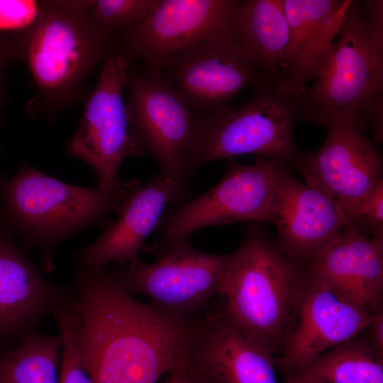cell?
<instances>
[{"mask_svg": "<svg viewBox=\"0 0 383 383\" xmlns=\"http://www.w3.org/2000/svg\"><path fill=\"white\" fill-rule=\"evenodd\" d=\"M73 312L82 362L93 383H157L186 369L198 319L182 318L143 304L106 267L77 262Z\"/></svg>", "mask_w": 383, "mask_h": 383, "instance_id": "cell-1", "label": "cell"}, {"mask_svg": "<svg viewBox=\"0 0 383 383\" xmlns=\"http://www.w3.org/2000/svg\"><path fill=\"white\" fill-rule=\"evenodd\" d=\"M299 101L300 121L327 127L339 118L372 128L382 143L383 1H353L316 78Z\"/></svg>", "mask_w": 383, "mask_h": 383, "instance_id": "cell-2", "label": "cell"}, {"mask_svg": "<svg viewBox=\"0 0 383 383\" xmlns=\"http://www.w3.org/2000/svg\"><path fill=\"white\" fill-rule=\"evenodd\" d=\"M90 1H48L37 24L21 38L18 59L26 63L37 89L28 104L34 117L53 118L84 100L85 79L116 45V36L92 19Z\"/></svg>", "mask_w": 383, "mask_h": 383, "instance_id": "cell-3", "label": "cell"}, {"mask_svg": "<svg viewBox=\"0 0 383 383\" xmlns=\"http://www.w3.org/2000/svg\"><path fill=\"white\" fill-rule=\"evenodd\" d=\"M138 183L121 182L112 189L85 188L21 163L11 178L0 170V218L26 248L40 252L41 270L50 272L60 243L105 222Z\"/></svg>", "mask_w": 383, "mask_h": 383, "instance_id": "cell-4", "label": "cell"}, {"mask_svg": "<svg viewBox=\"0 0 383 383\" xmlns=\"http://www.w3.org/2000/svg\"><path fill=\"white\" fill-rule=\"evenodd\" d=\"M304 266L290 260L257 223L228 254L221 295L231 323L272 355L281 350Z\"/></svg>", "mask_w": 383, "mask_h": 383, "instance_id": "cell-5", "label": "cell"}, {"mask_svg": "<svg viewBox=\"0 0 383 383\" xmlns=\"http://www.w3.org/2000/svg\"><path fill=\"white\" fill-rule=\"evenodd\" d=\"M299 101L267 81L238 107L226 104L194 115L184 158L187 178L211 162L245 154L292 163L299 153L292 131Z\"/></svg>", "mask_w": 383, "mask_h": 383, "instance_id": "cell-6", "label": "cell"}, {"mask_svg": "<svg viewBox=\"0 0 383 383\" xmlns=\"http://www.w3.org/2000/svg\"><path fill=\"white\" fill-rule=\"evenodd\" d=\"M151 250L155 262L140 258L127 267L109 271L113 281L130 295L143 294L157 309L182 318H198L209 300L221 294L228 254L200 251L188 239Z\"/></svg>", "mask_w": 383, "mask_h": 383, "instance_id": "cell-7", "label": "cell"}, {"mask_svg": "<svg viewBox=\"0 0 383 383\" xmlns=\"http://www.w3.org/2000/svg\"><path fill=\"white\" fill-rule=\"evenodd\" d=\"M287 163L257 156L253 165L231 161L221 180L201 195L171 205L157 226L164 246L206 227L272 223L279 177Z\"/></svg>", "mask_w": 383, "mask_h": 383, "instance_id": "cell-8", "label": "cell"}, {"mask_svg": "<svg viewBox=\"0 0 383 383\" xmlns=\"http://www.w3.org/2000/svg\"><path fill=\"white\" fill-rule=\"evenodd\" d=\"M132 65L116 47L106 57L96 86L84 99L80 123L66 145L70 156L94 170L96 187L99 188L118 187L123 162L145 155L132 133L123 99L126 74Z\"/></svg>", "mask_w": 383, "mask_h": 383, "instance_id": "cell-9", "label": "cell"}, {"mask_svg": "<svg viewBox=\"0 0 383 383\" xmlns=\"http://www.w3.org/2000/svg\"><path fill=\"white\" fill-rule=\"evenodd\" d=\"M159 70L196 116L227 104L246 88L256 89L270 81L249 60L231 34L181 49Z\"/></svg>", "mask_w": 383, "mask_h": 383, "instance_id": "cell-10", "label": "cell"}, {"mask_svg": "<svg viewBox=\"0 0 383 383\" xmlns=\"http://www.w3.org/2000/svg\"><path fill=\"white\" fill-rule=\"evenodd\" d=\"M128 69L126 104L132 133L160 172L188 184L184 158L194 113L173 90L158 68Z\"/></svg>", "mask_w": 383, "mask_h": 383, "instance_id": "cell-11", "label": "cell"}, {"mask_svg": "<svg viewBox=\"0 0 383 383\" xmlns=\"http://www.w3.org/2000/svg\"><path fill=\"white\" fill-rule=\"evenodd\" d=\"M376 314V313H375ZM375 314L346 300L304 266L302 281L281 348L286 375L367 329Z\"/></svg>", "mask_w": 383, "mask_h": 383, "instance_id": "cell-12", "label": "cell"}, {"mask_svg": "<svg viewBox=\"0 0 383 383\" xmlns=\"http://www.w3.org/2000/svg\"><path fill=\"white\" fill-rule=\"evenodd\" d=\"M236 0H160L139 23L118 33L116 47L143 67L160 68L175 52L231 34Z\"/></svg>", "mask_w": 383, "mask_h": 383, "instance_id": "cell-13", "label": "cell"}, {"mask_svg": "<svg viewBox=\"0 0 383 383\" xmlns=\"http://www.w3.org/2000/svg\"><path fill=\"white\" fill-rule=\"evenodd\" d=\"M326 128L327 135L321 148L299 152L292 164L306 184L331 199L350 221L382 179V157L353 120L339 118Z\"/></svg>", "mask_w": 383, "mask_h": 383, "instance_id": "cell-14", "label": "cell"}, {"mask_svg": "<svg viewBox=\"0 0 383 383\" xmlns=\"http://www.w3.org/2000/svg\"><path fill=\"white\" fill-rule=\"evenodd\" d=\"M189 184L159 172L145 184L138 182L127 194L101 236L78 253L79 261L89 267H106L111 262L129 264L139 259L147 238L157 228L169 204L184 201Z\"/></svg>", "mask_w": 383, "mask_h": 383, "instance_id": "cell-15", "label": "cell"}, {"mask_svg": "<svg viewBox=\"0 0 383 383\" xmlns=\"http://www.w3.org/2000/svg\"><path fill=\"white\" fill-rule=\"evenodd\" d=\"M350 223L345 212L316 188L281 171L272 224L279 250L300 266L308 265Z\"/></svg>", "mask_w": 383, "mask_h": 383, "instance_id": "cell-16", "label": "cell"}, {"mask_svg": "<svg viewBox=\"0 0 383 383\" xmlns=\"http://www.w3.org/2000/svg\"><path fill=\"white\" fill-rule=\"evenodd\" d=\"M212 383H279L273 355L242 333L223 309L196 321L187 368Z\"/></svg>", "mask_w": 383, "mask_h": 383, "instance_id": "cell-17", "label": "cell"}, {"mask_svg": "<svg viewBox=\"0 0 383 383\" xmlns=\"http://www.w3.org/2000/svg\"><path fill=\"white\" fill-rule=\"evenodd\" d=\"M17 240L0 218V337L24 335L74 297L72 286L44 277Z\"/></svg>", "mask_w": 383, "mask_h": 383, "instance_id": "cell-18", "label": "cell"}, {"mask_svg": "<svg viewBox=\"0 0 383 383\" xmlns=\"http://www.w3.org/2000/svg\"><path fill=\"white\" fill-rule=\"evenodd\" d=\"M352 0H282L289 40L277 89L300 99L315 80Z\"/></svg>", "mask_w": 383, "mask_h": 383, "instance_id": "cell-19", "label": "cell"}, {"mask_svg": "<svg viewBox=\"0 0 383 383\" xmlns=\"http://www.w3.org/2000/svg\"><path fill=\"white\" fill-rule=\"evenodd\" d=\"M306 267L353 304L382 311L383 238L349 223Z\"/></svg>", "mask_w": 383, "mask_h": 383, "instance_id": "cell-20", "label": "cell"}, {"mask_svg": "<svg viewBox=\"0 0 383 383\" xmlns=\"http://www.w3.org/2000/svg\"><path fill=\"white\" fill-rule=\"evenodd\" d=\"M231 36L249 60L276 84L289 40L282 0L238 1Z\"/></svg>", "mask_w": 383, "mask_h": 383, "instance_id": "cell-21", "label": "cell"}, {"mask_svg": "<svg viewBox=\"0 0 383 383\" xmlns=\"http://www.w3.org/2000/svg\"><path fill=\"white\" fill-rule=\"evenodd\" d=\"M294 372L314 376L326 383H383V353L370 340L355 337Z\"/></svg>", "mask_w": 383, "mask_h": 383, "instance_id": "cell-22", "label": "cell"}, {"mask_svg": "<svg viewBox=\"0 0 383 383\" xmlns=\"http://www.w3.org/2000/svg\"><path fill=\"white\" fill-rule=\"evenodd\" d=\"M60 335L33 329L18 346L0 357V383H60Z\"/></svg>", "mask_w": 383, "mask_h": 383, "instance_id": "cell-23", "label": "cell"}, {"mask_svg": "<svg viewBox=\"0 0 383 383\" xmlns=\"http://www.w3.org/2000/svg\"><path fill=\"white\" fill-rule=\"evenodd\" d=\"M160 0H92L91 16L107 33L116 35L142 21Z\"/></svg>", "mask_w": 383, "mask_h": 383, "instance_id": "cell-24", "label": "cell"}, {"mask_svg": "<svg viewBox=\"0 0 383 383\" xmlns=\"http://www.w3.org/2000/svg\"><path fill=\"white\" fill-rule=\"evenodd\" d=\"M54 316L62 339L60 383H93L79 353L73 312L64 306L56 311Z\"/></svg>", "mask_w": 383, "mask_h": 383, "instance_id": "cell-25", "label": "cell"}, {"mask_svg": "<svg viewBox=\"0 0 383 383\" xmlns=\"http://www.w3.org/2000/svg\"><path fill=\"white\" fill-rule=\"evenodd\" d=\"M48 1L0 0V34L23 36L37 24Z\"/></svg>", "mask_w": 383, "mask_h": 383, "instance_id": "cell-26", "label": "cell"}, {"mask_svg": "<svg viewBox=\"0 0 383 383\" xmlns=\"http://www.w3.org/2000/svg\"><path fill=\"white\" fill-rule=\"evenodd\" d=\"M350 223L373 237L383 238V178L365 197Z\"/></svg>", "mask_w": 383, "mask_h": 383, "instance_id": "cell-27", "label": "cell"}, {"mask_svg": "<svg viewBox=\"0 0 383 383\" xmlns=\"http://www.w3.org/2000/svg\"><path fill=\"white\" fill-rule=\"evenodd\" d=\"M18 59V38L0 34V109L4 99V68L12 60Z\"/></svg>", "mask_w": 383, "mask_h": 383, "instance_id": "cell-28", "label": "cell"}, {"mask_svg": "<svg viewBox=\"0 0 383 383\" xmlns=\"http://www.w3.org/2000/svg\"><path fill=\"white\" fill-rule=\"evenodd\" d=\"M370 341L372 346L379 352L383 353V312L377 313L374 320L369 326Z\"/></svg>", "mask_w": 383, "mask_h": 383, "instance_id": "cell-29", "label": "cell"}, {"mask_svg": "<svg viewBox=\"0 0 383 383\" xmlns=\"http://www.w3.org/2000/svg\"><path fill=\"white\" fill-rule=\"evenodd\" d=\"M286 376V383H326L314 376L301 372H294Z\"/></svg>", "mask_w": 383, "mask_h": 383, "instance_id": "cell-30", "label": "cell"}, {"mask_svg": "<svg viewBox=\"0 0 383 383\" xmlns=\"http://www.w3.org/2000/svg\"><path fill=\"white\" fill-rule=\"evenodd\" d=\"M165 383H190V380L186 369H180L170 372Z\"/></svg>", "mask_w": 383, "mask_h": 383, "instance_id": "cell-31", "label": "cell"}, {"mask_svg": "<svg viewBox=\"0 0 383 383\" xmlns=\"http://www.w3.org/2000/svg\"><path fill=\"white\" fill-rule=\"evenodd\" d=\"M186 370L188 373L190 383H212L209 380L206 379V378L199 375L198 374L191 370H189L187 369H186Z\"/></svg>", "mask_w": 383, "mask_h": 383, "instance_id": "cell-32", "label": "cell"}]
</instances>
